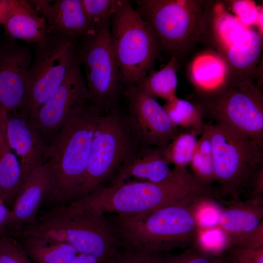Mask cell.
<instances>
[{"label": "cell", "mask_w": 263, "mask_h": 263, "mask_svg": "<svg viewBox=\"0 0 263 263\" xmlns=\"http://www.w3.org/2000/svg\"><path fill=\"white\" fill-rule=\"evenodd\" d=\"M13 235L67 244L78 253L94 256L99 263H110L121 249L111 219L93 209L83 198L44 212Z\"/></svg>", "instance_id": "cell-1"}, {"label": "cell", "mask_w": 263, "mask_h": 263, "mask_svg": "<svg viewBox=\"0 0 263 263\" xmlns=\"http://www.w3.org/2000/svg\"><path fill=\"white\" fill-rule=\"evenodd\" d=\"M174 169L170 177L161 182L128 181L115 185H101L81 198L98 212L125 217L170 206H191L207 195L208 188L187 169Z\"/></svg>", "instance_id": "cell-2"}, {"label": "cell", "mask_w": 263, "mask_h": 263, "mask_svg": "<svg viewBox=\"0 0 263 263\" xmlns=\"http://www.w3.org/2000/svg\"><path fill=\"white\" fill-rule=\"evenodd\" d=\"M85 104L74 110L47 142L44 160L48 167L50 185L46 198L57 206L75 200L86 172L101 113L93 105Z\"/></svg>", "instance_id": "cell-3"}, {"label": "cell", "mask_w": 263, "mask_h": 263, "mask_svg": "<svg viewBox=\"0 0 263 263\" xmlns=\"http://www.w3.org/2000/svg\"><path fill=\"white\" fill-rule=\"evenodd\" d=\"M121 248L151 253L197 245L200 228L193 206L173 205L132 216L111 218Z\"/></svg>", "instance_id": "cell-4"}, {"label": "cell", "mask_w": 263, "mask_h": 263, "mask_svg": "<svg viewBox=\"0 0 263 263\" xmlns=\"http://www.w3.org/2000/svg\"><path fill=\"white\" fill-rule=\"evenodd\" d=\"M136 9L153 31L162 50L181 57L207 39L215 2L137 0Z\"/></svg>", "instance_id": "cell-5"}, {"label": "cell", "mask_w": 263, "mask_h": 263, "mask_svg": "<svg viewBox=\"0 0 263 263\" xmlns=\"http://www.w3.org/2000/svg\"><path fill=\"white\" fill-rule=\"evenodd\" d=\"M208 124L217 184L214 198L239 201L251 174L263 166V145L227 126Z\"/></svg>", "instance_id": "cell-6"}, {"label": "cell", "mask_w": 263, "mask_h": 263, "mask_svg": "<svg viewBox=\"0 0 263 263\" xmlns=\"http://www.w3.org/2000/svg\"><path fill=\"white\" fill-rule=\"evenodd\" d=\"M255 74L247 76L227 75L224 84L207 94H193L191 100L205 116L231 128L263 145V93L255 83Z\"/></svg>", "instance_id": "cell-7"}, {"label": "cell", "mask_w": 263, "mask_h": 263, "mask_svg": "<svg viewBox=\"0 0 263 263\" xmlns=\"http://www.w3.org/2000/svg\"><path fill=\"white\" fill-rule=\"evenodd\" d=\"M110 34L122 84L139 85L162 51L153 31L129 0H120Z\"/></svg>", "instance_id": "cell-8"}, {"label": "cell", "mask_w": 263, "mask_h": 263, "mask_svg": "<svg viewBox=\"0 0 263 263\" xmlns=\"http://www.w3.org/2000/svg\"><path fill=\"white\" fill-rule=\"evenodd\" d=\"M135 140L125 117L115 109L100 114L75 200L89 195L116 173L135 152Z\"/></svg>", "instance_id": "cell-9"}, {"label": "cell", "mask_w": 263, "mask_h": 263, "mask_svg": "<svg viewBox=\"0 0 263 263\" xmlns=\"http://www.w3.org/2000/svg\"><path fill=\"white\" fill-rule=\"evenodd\" d=\"M111 19L95 24L83 37L77 53L84 66L90 101L100 111L115 109L122 84L111 42Z\"/></svg>", "instance_id": "cell-10"}, {"label": "cell", "mask_w": 263, "mask_h": 263, "mask_svg": "<svg viewBox=\"0 0 263 263\" xmlns=\"http://www.w3.org/2000/svg\"><path fill=\"white\" fill-rule=\"evenodd\" d=\"M77 57L75 40L49 33L38 43L28 73L29 94L24 108L30 117L61 85Z\"/></svg>", "instance_id": "cell-11"}, {"label": "cell", "mask_w": 263, "mask_h": 263, "mask_svg": "<svg viewBox=\"0 0 263 263\" xmlns=\"http://www.w3.org/2000/svg\"><path fill=\"white\" fill-rule=\"evenodd\" d=\"M125 95L129 107L126 120L136 140L144 146L166 147L181 131L163 106L139 86L127 87Z\"/></svg>", "instance_id": "cell-12"}, {"label": "cell", "mask_w": 263, "mask_h": 263, "mask_svg": "<svg viewBox=\"0 0 263 263\" xmlns=\"http://www.w3.org/2000/svg\"><path fill=\"white\" fill-rule=\"evenodd\" d=\"M77 57L65 79L55 93L39 108L30 121L47 142L64 124L80 105L91 95L80 69Z\"/></svg>", "instance_id": "cell-13"}, {"label": "cell", "mask_w": 263, "mask_h": 263, "mask_svg": "<svg viewBox=\"0 0 263 263\" xmlns=\"http://www.w3.org/2000/svg\"><path fill=\"white\" fill-rule=\"evenodd\" d=\"M29 49L11 40L0 45V111L6 113L25 108L29 94Z\"/></svg>", "instance_id": "cell-14"}, {"label": "cell", "mask_w": 263, "mask_h": 263, "mask_svg": "<svg viewBox=\"0 0 263 263\" xmlns=\"http://www.w3.org/2000/svg\"><path fill=\"white\" fill-rule=\"evenodd\" d=\"M226 204L227 206L220 211L218 225L227 248L263 247V198Z\"/></svg>", "instance_id": "cell-15"}, {"label": "cell", "mask_w": 263, "mask_h": 263, "mask_svg": "<svg viewBox=\"0 0 263 263\" xmlns=\"http://www.w3.org/2000/svg\"><path fill=\"white\" fill-rule=\"evenodd\" d=\"M6 133L10 148L20 157L22 180L44 161L46 142L32 124L24 108L7 113Z\"/></svg>", "instance_id": "cell-16"}, {"label": "cell", "mask_w": 263, "mask_h": 263, "mask_svg": "<svg viewBox=\"0 0 263 263\" xmlns=\"http://www.w3.org/2000/svg\"><path fill=\"white\" fill-rule=\"evenodd\" d=\"M46 21L49 32L75 40L86 36L94 27L81 0H29Z\"/></svg>", "instance_id": "cell-17"}, {"label": "cell", "mask_w": 263, "mask_h": 263, "mask_svg": "<svg viewBox=\"0 0 263 263\" xmlns=\"http://www.w3.org/2000/svg\"><path fill=\"white\" fill-rule=\"evenodd\" d=\"M49 172L45 161L33 169L22 178V183L11 209L10 221L5 233L19 230L31 223L49 189Z\"/></svg>", "instance_id": "cell-18"}, {"label": "cell", "mask_w": 263, "mask_h": 263, "mask_svg": "<svg viewBox=\"0 0 263 263\" xmlns=\"http://www.w3.org/2000/svg\"><path fill=\"white\" fill-rule=\"evenodd\" d=\"M164 147L144 146L135 152L116 172L110 185L128 181L159 182L170 177L174 169H170L163 156Z\"/></svg>", "instance_id": "cell-19"}, {"label": "cell", "mask_w": 263, "mask_h": 263, "mask_svg": "<svg viewBox=\"0 0 263 263\" xmlns=\"http://www.w3.org/2000/svg\"><path fill=\"white\" fill-rule=\"evenodd\" d=\"M2 25L9 38L28 43H40L49 33L45 19L39 16L29 1L25 0H11Z\"/></svg>", "instance_id": "cell-20"}, {"label": "cell", "mask_w": 263, "mask_h": 263, "mask_svg": "<svg viewBox=\"0 0 263 263\" xmlns=\"http://www.w3.org/2000/svg\"><path fill=\"white\" fill-rule=\"evenodd\" d=\"M262 47L261 34L255 30L247 29L220 56L225 64L227 75L247 76L255 74Z\"/></svg>", "instance_id": "cell-21"}, {"label": "cell", "mask_w": 263, "mask_h": 263, "mask_svg": "<svg viewBox=\"0 0 263 263\" xmlns=\"http://www.w3.org/2000/svg\"><path fill=\"white\" fill-rule=\"evenodd\" d=\"M227 75L225 64L218 54L198 57L190 66L189 75L194 88V94H208L220 88Z\"/></svg>", "instance_id": "cell-22"}, {"label": "cell", "mask_w": 263, "mask_h": 263, "mask_svg": "<svg viewBox=\"0 0 263 263\" xmlns=\"http://www.w3.org/2000/svg\"><path fill=\"white\" fill-rule=\"evenodd\" d=\"M6 117L0 128V193L8 206H13L22 183L20 163L10 150L6 133Z\"/></svg>", "instance_id": "cell-23"}, {"label": "cell", "mask_w": 263, "mask_h": 263, "mask_svg": "<svg viewBox=\"0 0 263 263\" xmlns=\"http://www.w3.org/2000/svg\"><path fill=\"white\" fill-rule=\"evenodd\" d=\"M14 237L19 241L33 263H70L78 253L67 244L34 237Z\"/></svg>", "instance_id": "cell-24"}, {"label": "cell", "mask_w": 263, "mask_h": 263, "mask_svg": "<svg viewBox=\"0 0 263 263\" xmlns=\"http://www.w3.org/2000/svg\"><path fill=\"white\" fill-rule=\"evenodd\" d=\"M180 58L172 56L163 68L158 71L151 70L138 86L154 98L167 101L176 96Z\"/></svg>", "instance_id": "cell-25"}, {"label": "cell", "mask_w": 263, "mask_h": 263, "mask_svg": "<svg viewBox=\"0 0 263 263\" xmlns=\"http://www.w3.org/2000/svg\"><path fill=\"white\" fill-rule=\"evenodd\" d=\"M215 7L207 38L210 39L221 56L248 29L236 17L225 11H216Z\"/></svg>", "instance_id": "cell-26"}, {"label": "cell", "mask_w": 263, "mask_h": 263, "mask_svg": "<svg viewBox=\"0 0 263 263\" xmlns=\"http://www.w3.org/2000/svg\"><path fill=\"white\" fill-rule=\"evenodd\" d=\"M163 106L175 126L180 129L202 132L205 125L204 122L205 116L202 109L197 102L176 96L166 101Z\"/></svg>", "instance_id": "cell-27"}, {"label": "cell", "mask_w": 263, "mask_h": 263, "mask_svg": "<svg viewBox=\"0 0 263 263\" xmlns=\"http://www.w3.org/2000/svg\"><path fill=\"white\" fill-rule=\"evenodd\" d=\"M192 174L201 184L212 187L214 182L213 158L208 124H205L198 138L196 148L189 164Z\"/></svg>", "instance_id": "cell-28"}, {"label": "cell", "mask_w": 263, "mask_h": 263, "mask_svg": "<svg viewBox=\"0 0 263 263\" xmlns=\"http://www.w3.org/2000/svg\"><path fill=\"white\" fill-rule=\"evenodd\" d=\"M201 134L196 131L181 130L164 147L163 156L167 163L176 169H187L196 148L197 136Z\"/></svg>", "instance_id": "cell-29"}, {"label": "cell", "mask_w": 263, "mask_h": 263, "mask_svg": "<svg viewBox=\"0 0 263 263\" xmlns=\"http://www.w3.org/2000/svg\"><path fill=\"white\" fill-rule=\"evenodd\" d=\"M0 263H33L19 241L7 234L0 236Z\"/></svg>", "instance_id": "cell-30"}, {"label": "cell", "mask_w": 263, "mask_h": 263, "mask_svg": "<svg viewBox=\"0 0 263 263\" xmlns=\"http://www.w3.org/2000/svg\"><path fill=\"white\" fill-rule=\"evenodd\" d=\"M81 0L86 14L94 26L111 19L120 1V0Z\"/></svg>", "instance_id": "cell-31"}, {"label": "cell", "mask_w": 263, "mask_h": 263, "mask_svg": "<svg viewBox=\"0 0 263 263\" xmlns=\"http://www.w3.org/2000/svg\"><path fill=\"white\" fill-rule=\"evenodd\" d=\"M164 254L171 263H214L222 254L211 253L197 245L188 247L178 254Z\"/></svg>", "instance_id": "cell-32"}, {"label": "cell", "mask_w": 263, "mask_h": 263, "mask_svg": "<svg viewBox=\"0 0 263 263\" xmlns=\"http://www.w3.org/2000/svg\"><path fill=\"white\" fill-rule=\"evenodd\" d=\"M224 253L230 263H263V247L253 249L230 246Z\"/></svg>", "instance_id": "cell-33"}, {"label": "cell", "mask_w": 263, "mask_h": 263, "mask_svg": "<svg viewBox=\"0 0 263 263\" xmlns=\"http://www.w3.org/2000/svg\"><path fill=\"white\" fill-rule=\"evenodd\" d=\"M110 263H157V262L154 253L121 248Z\"/></svg>", "instance_id": "cell-34"}, {"label": "cell", "mask_w": 263, "mask_h": 263, "mask_svg": "<svg viewBox=\"0 0 263 263\" xmlns=\"http://www.w3.org/2000/svg\"><path fill=\"white\" fill-rule=\"evenodd\" d=\"M232 7L236 17L244 25L258 22L261 18L259 16L261 13H259L257 7L249 1H235L232 3Z\"/></svg>", "instance_id": "cell-35"}, {"label": "cell", "mask_w": 263, "mask_h": 263, "mask_svg": "<svg viewBox=\"0 0 263 263\" xmlns=\"http://www.w3.org/2000/svg\"><path fill=\"white\" fill-rule=\"evenodd\" d=\"M246 190L250 192L249 199L263 198V166L251 174Z\"/></svg>", "instance_id": "cell-36"}, {"label": "cell", "mask_w": 263, "mask_h": 263, "mask_svg": "<svg viewBox=\"0 0 263 263\" xmlns=\"http://www.w3.org/2000/svg\"><path fill=\"white\" fill-rule=\"evenodd\" d=\"M11 218V209L6 206L2 198H0V236L6 232Z\"/></svg>", "instance_id": "cell-37"}, {"label": "cell", "mask_w": 263, "mask_h": 263, "mask_svg": "<svg viewBox=\"0 0 263 263\" xmlns=\"http://www.w3.org/2000/svg\"><path fill=\"white\" fill-rule=\"evenodd\" d=\"M70 263H99L94 256L83 253H78Z\"/></svg>", "instance_id": "cell-38"}, {"label": "cell", "mask_w": 263, "mask_h": 263, "mask_svg": "<svg viewBox=\"0 0 263 263\" xmlns=\"http://www.w3.org/2000/svg\"><path fill=\"white\" fill-rule=\"evenodd\" d=\"M11 0H0V24L2 25L10 10Z\"/></svg>", "instance_id": "cell-39"}, {"label": "cell", "mask_w": 263, "mask_h": 263, "mask_svg": "<svg viewBox=\"0 0 263 263\" xmlns=\"http://www.w3.org/2000/svg\"><path fill=\"white\" fill-rule=\"evenodd\" d=\"M155 254L157 263H171L165 257L164 253H156Z\"/></svg>", "instance_id": "cell-40"}, {"label": "cell", "mask_w": 263, "mask_h": 263, "mask_svg": "<svg viewBox=\"0 0 263 263\" xmlns=\"http://www.w3.org/2000/svg\"><path fill=\"white\" fill-rule=\"evenodd\" d=\"M214 263H230L224 253L222 254Z\"/></svg>", "instance_id": "cell-41"}, {"label": "cell", "mask_w": 263, "mask_h": 263, "mask_svg": "<svg viewBox=\"0 0 263 263\" xmlns=\"http://www.w3.org/2000/svg\"><path fill=\"white\" fill-rule=\"evenodd\" d=\"M2 118V112L1 111H0V128L1 125Z\"/></svg>", "instance_id": "cell-42"}, {"label": "cell", "mask_w": 263, "mask_h": 263, "mask_svg": "<svg viewBox=\"0 0 263 263\" xmlns=\"http://www.w3.org/2000/svg\"><path fill=\"white\" fill-rule=\"evenodd\" d=\"M0 198L3 199L2 197V196H1V194H0Z\"/></svg>", "instance_id": "cell-43"}]
</instances>
